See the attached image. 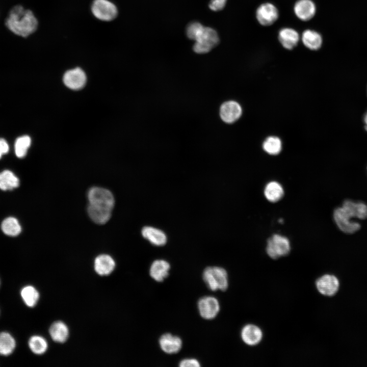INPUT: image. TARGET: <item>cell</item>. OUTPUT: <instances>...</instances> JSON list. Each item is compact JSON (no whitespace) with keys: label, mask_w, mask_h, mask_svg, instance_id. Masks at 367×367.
<instances>
[{"label":"cell","mask_w":367,"mask_h":367,"mask_svg":"<svg viewBox=\"0 0 367 367\" xmlns=\"http://www.w3.org/2000/svg\"><path fill=\"white\" fill-rule=\"evenodd\" d=\"M198 309L200 316L204 319L215 318L220 310L218 300L214 297L205 296L198 302Z\"/></svg>","instance_id":"obj_7"},{"label":"cell","mask_w":367,"mask_h":367,"mask_svg":"<svg viewBox=\"0 0 367 367\" xmlns=\"http://www.w3.org/2000/svg\"><path fill=\"white\" fill-rule=\"evenodd\" d=\"M242 111L241 107L237 102L228 101L221 105L220 115L224 122L232 123L241 117Z\"/></svg>","instance_id":"obj_12"},{"label":"cell","mask_w":367,"mask_h":367,"mask_svg":"<svg viewBox=\"0 0 367 367\" xmlns=\"http://www.w3.org/2000/svg\"><path fill=\"white\" fill-rule=\"evenodd\" d=\"M278 15L277 8L270 3L260 5L256 12V17L258 21L264 26L272 24L278 19Z\"/></svg>","instance_id":"obj_8"},{"label":"cell","mask_w":367,"mask_h":367,"mask_svg":"<svg viewBox=\"0 0 367 367\" xmlns=\"http://www.w3.org/2000/svg\"><path fill=\"white\" fill-rule=\"evenodd\" d=\"M264 150L271 155H277L281 150L282 144L279 138L269 137L264 141L263 145Z\"/></svg>","instance_id":"obj_31"},{"label":"cell","mask_w":367,"mask_h":367,"mask_svg":"<svg viewBox=\"0 0 367 367\" xmlns=\"http://www.w3.org/2000/svg\"><path fill=\"white\" fill-rule=\"evenodd\" d=\"M342 207L351 218L364 219L367 218V205L363 203L346 200Z\"/></svg>","instance_id":"obj_19"},{"label":"cell","mask_w":367,"mask_h":367,"mask_svg":"<svg viewBox=\"0 0 367 367\" xmlns=\"http://www.w3.org/2000/svg\"><path fill=\"white\" fill-rule=\"evenodd\" d=\"M294 12L298 18L303 21L311 19L314 15L316 7L311 0H299L294 6Z\"/></svg>","instance_id":"obj_13"},{"label":"cell","mask_w":367,"mask_h":367,"mask_svg":"<svg viewBox=\"0 0 367 367\" xmlns=\"http://www.w3.org/2000/svg\"><path fill=\"white\" fill-rule=\"evenodd\" d=\"M49 332L53 340L58 343L65 342L69 335L67 326L60 321L54 323L50 326Z\"/></svg>","instance_id":"obj_25"},{"label":"cell","mask_w":367,"mask_h":367,"mask_svg":"<svg viewBox=\"0 0 367 367\" xmlns=\"http://www.w3.org/2000/svg\"><path fill=\"white\" fill-rule=\"evenodd\" d=\"M264 195L269 201L276 202L283 196L284 190L280 184L276 181H272L266 185Z\"/></svg>","instance_id":"obj_22"},{"label":"cell","mask_w":367,"mask_h":367,"mask_svg":"<svg viewBox=\"0 0 367 367\" xmlns=\"http://www.w3.org/2000/svg\"><path fill=\"white\" fill-rule=\"evenodd\" d=\"M31 144V139L27 135L17 138L14 144V151L18 158H24Z\"/></svg>","instance_id":"obj_29"},{"label":"cell","mask_w":367,"mask_h":367,"mask_svg":"<svg viewBox=\"0 0 367 367\" xmlns=\"http://www.w3.org/2000/svg\"><path fill=\"white\" fill-rule=\"evenodd\" d=\"M38 20L33 12L21 5L13 7L6 19L7 28L16 35L27 37L34 33L38 27Z\"/></svg>","instance_id":"obj_1"},{"label":"cell","mask_w":367,"mask_h":367,"mask_svg":"<svg viewBox=\"0 0 367 367\" xmlns=\"http://www.w3.org/2000/svg\"><path fill=\"white\" fill-rule=\"evenodd\" d=\"M19 186V179L13 172L5 170L0 173V189L12 190Z\"/></svg>","instance_id":"obj_24"},{"label":"cell","mask_w":367,"mask_h":367,"mask_svg":"<svg viewBox=\"0 0 367 367\" xmlns=\"http://www.w3.org/2000/svg\"><path fill=\"white\" fill-rule=\"evenodd\" d=\"M226 0H212L209 4V8L214 11L223 9L226 4Z\"/></svg>","instance_id":"obj_33"},{"label":"cell","mask_w":367,"mask_h":367,"mask_svg":"<svg viewBox=\"0 0 367 367\" xmlns=\"http://www.w3.org/2000/svg\"><path fill=\"white\" fill-rule=\"evenodd\" d=\"M302 40L304 45L311 50L319 49L322 44L321 35L311 30H306L303 33Z\"/></svg>","instance_id":"obj_23"},{"label":"cell","mask_w":367,"mask_h":367,"mask_svg":"<svg viewBox=\"0 0 367 367\" xmlns=\"http://www.w3.org/2000/svg\"><path fill=\"white\" fill-rule=\"evenodd\" d=\"M162 350L168 354L178 352L182 347V340L179 337L170 333L162 335L159 339Z\"/></svg>","instance_id":"obj_14"},{"label":"cell","mask_w":367,"mask_h":367,"mask_svg":"<svg viewBox=\"0 0 367 367\" xmlns=\"http://www.w3.org/2000/svg\"><path fill=\"white\" fill-rule=\"evenodd\" d=\"M9 150V146L7 142L3 138H0V159L2 156L7 153Z\"/></svg>","instance_id":"obj_35"},{"label":"cell","mask_w":367,"mask_h":367,"mask_svg":"<svg viewBox=\"0 0 367 367\" xmlns=\"http://www.w3.org/2000/svg\"><path fill=\"white\" fill-rule=\"evenodd\" d=\"M115 263L111 256L101 254L95 259L94 269L96 273L101 276L110 274L114 269Z\"/></svg>","instance_id":"obj_18"},{"label":"cell","mask_w":367,"mask_h":367,"mask_svg":"<svg viewBox=\"0 0 367 367\" xmlns=\"http://www.w3.org/2000/svg\"><path fill=\"white\" fill-rule=\"evenodd\" d=\"M170 268L168 261L163 259L155 260L150 266L149 274L154 280L162 282L168 276Z\"/></svg>","instance_id":"obj_16"},{"label":"cell","mask_w":367,"mask_h":367,"mask_svg":"<svg viewBox=\"0 0 367 367\" xmlns=\"http://www.w3.org/2000/svg\"><path fill=\"white\" fill-rule=\"evenodd\" d=\"M316 287L320 293L327 296L334 295L338 291L339 282L337 278L332 275L326 274L316 282Z\"/></svg>","instance_id":"obj_10"},{"label":"cell","mask_w":367,"mask_h":367,"mask_svg":"<svg viewBox=\"0 0 367 367\" xmlns=\"http://www.w3.org/2000/svg\"><path fill=\"white\" fill-rule=\"evenodd\" d=\"M278 39L285 48L292 49L297 45L299 40V35L294 29L285 28L280 30Z\"/></svg>","instance_id":"obj_17"},{"label":"cell","mask_w":367,"mask_h":367,"mask_svg":"<svg viewBox=\"0 0 367 367\" xmlns=\"http://www.w3.org/2000/svg\"><path fill=\"white\" fill-rule=\"evenodd\" d=\"M203 279L207 287L213 291H224L228 286V277L226 271L220 267H208L203 273Z\"/></svg>","instance_id":"obj_2"},{"label":"cell","mask_w":367,"mask_h":367,"mask_svg":"<svg viewBox=\"0 0 367 367\" xmlns=\"http://www.w3.org/2000/svg\"><path fill=\"white\" fill-rule=\"evenodd\" d=\"M20 296L25 304L29 307H34L39 298L38 291L32 285H27L22 288Z\"/></svg>","instance_id":"obj_28"},{"label":"cell","mask_w":367,"mask_h":367,"mask_svg":"<svg viewBox=\"0 0 367 367\" xmlns=\"http://www.w3.org/2000/svg\"><path fill=\"white\" fill-rule=\"evenodd\" d=\"M241 335L243 341L247 345L251 346L259 344L263 338L261 329L253 324L245 326L242 329Z\"/></svg>","instance_id":"obj_15"},{"label":"cell","mask_w":367,"mask_h":367,"mask_svg":"<svg viewBox=\"0 0 367 367\" xmlns=\"http://www.w3.org/2000/svg\"><path fill=\"white\" fill-rule=\"evenodd\" d=\"M1 229L5 234L10 237L17 236L21 231V227L19 221L13 217L5 219L1 224Z\"/></svg>","instance_id":"obj_27"},{"label":"cell","mask_w":367,"mask_h":367,"mask_svg":"<svg viewBox=\"0 0 367 367\" xmlns=\"http://www.w3.org/2000/svg\"><path fill=\"white\" fill-rule=\"evenodd\" d=\"M16 346V340L9 332H0V355L8 356L14 351Z\"/></svg>","instance_id":"obj_26"},{"label":"cell","mask_w":367,"mask_h":367,"mask_svg":"<svg viewBox=\"0 0 367 367\" xmlns=\"http://www.w3.org/2000/svg\"><path fill=\"white\" fill-rule=\"evenodd\" d=\"M291 245L289 239L278 234H274L268 239L266 252L272 259H277L287 255L290 252Z\"/></svg>","instance_id":"obj_3"},{"label":"cell","mask_w":367,"mask_h":367,"mask_svg":"<svg viewBox=\"0 0 367 367\" xmlns=\"http://www.w3.org/2000/svg\"><path fill=\"white\" fill-rule=\"evenodd\" d=\"M63 82L69 88L78 90L82 88L86 82V76L84 71L78 68L70 69L66 72Z\"/></svg>","instance_id":"obj_11"},{"label":"cell","mask_w":367,"mask_h":367,"mask_svg":"<svg viewBox=\"0 0 367 367\" xmlns=\"http://www.w3.org/2000/svg\"><path fill=\"white\" fill-rule=\"evenodd\" d=\"M180 367H199V362L194 358H188L182 360L179 364Z\"/></svg>","instance_id":"obj_34"},{"label":"cell","mask_w":367,"mask_h":367,"mask_svg":"<svg viewBox=\"0 0 367 367\" xmlns=\"http://www.w3.org/2000/svg\"><path fill=\"white\" fill-rule=\"evenodd\" d=\"M87 212L89 216L93 222L98 224H103L110 219L112 211L89 204Z\"/></svg>","instance_id":"obj_21"},{"label":"cell","mask_w":367,"mask_h":367,"mask_svg":"<svg viewBox=\"0 0 367 367\" xmlns=\"http://www.w3.org/2000/svg\"><path fill=\"white\" fill-rule=\"evenodd\" d=\"M30 350L35 354L41 355L45 352L47 349V343L42 336L33 335L28 342Z\"/></svg>","instance_id":"obj_30"},{"label":"cell","mask_w":367,"mask_h":367,"mask_svg":"<svg viewBox=\"0 0 367 367\" xmlns=\"http://www.w3.org/2000/svg\"><path fill=\"white\" fill-rule=\"evenodd\" d=\"M204 28V27L199 22H192L187 27V36L190 39L196 41L202 33Z\"/></svg>","instance_id":"obj_32"},{"label":"cell","mask_w":367,"mask_h":367,"mask_svg":"<svg viewBox=\"0 0 367 367\" xmlns=\"http://www.w3.org/2000/svg\"><path fill=\"white\" fill-rule=\"evenodd\" d=\"M1 279H0V286H1Z\"/></svg>","instance_id":"obj_37"},{"label":"cell","mask_w":367,"mask_h":367,"mask_svg":"<svg viewBox=\"0 0 367 367\" xmlns=\"http://www.w3.org/2000/svg\"><path fill=\"white\" fill-rule=\"evenodd\" d=\"M143 237L151 244L156 246H163L167 242V236L161 230L151 226H145L142 229Z\"/></svg>","instance_id":"obj_20"},{"label":"cell","mask_w":367,"mask_h":367,"mask_svg":"<svg viewBox=\"0 0 367 367\" xmlns=\"http://www.w3.org/2000/svg\"><path fill=\"white\" fill-rule=\"evenodd\" d=\"M91 10L96 18L102 21H111L118 14L117 7L109 0H94Z\"/></svg>","instance_id":"obj_5"},{"label":"cell","mask_w":367,"mask_h":367,"mask_svg":"<svg viewBox=\"0 0 367 367\" xmlns=\"http://www.w3.org/2000/svg\"><path fill=\"white\" fill-rule=\"evenodd\" d=\"M219 42V36L216 31L213 29L204 27L200 36L195 41L193 49L198 54L207 53L215 47Z\"/></svg>","instance_id":"obj_6"},{"label":"cell","mask_w":367,"mask_h":367,"mask_svg":"<svg viewBox=\"0 0 367 367\" xmlns=\"http://www.w3.org/2000/svg\"><path fill=\"white\" fill-rule=\"evenodd\" d=\"M333 217L338 228L345 233H352L360 228L359 224L351 221V218L342 207L335 209Z\"/></svg>","instance_id":"obj_9"},{"label":"cell","mask_w":367,"mask_h":367,"mask_svg":"<svg viewBox=\"0 0 367 367\" xmlns=\"http://www.w3.org/2000/svg\"><path fill=\"white\" fill-rule=\"evenodd\" d=\"M363 122L364 123V128L367 132V111L363 116Z\"/></svg>","instance_id":"obj_36"},{"label":"cell","mask_w":367,"mask_h":367,"mask_svg":"<svg viewBox=\"0 0 367 367\" xmlns=\"http://www.w3.org/2000/svg\"><path fill=\"white\" fill-rule=\"evenodd\" d=\"M89 204L112 211L115 203L114 196L108 190L100 187H92L88 193Z\"/></svg>","instance_id":"obj_4"}]
</instances>
